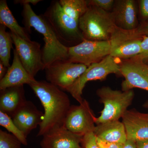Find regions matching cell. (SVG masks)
Here are the masks:
<instances>
[{
    "instance_id": "obj_21",
    "label": "cell",
    "mask_w": 148,
    "mask_h": 148,
    "mask_svg": "<svg viewBox=\"0 0 148 148\" xmlns=\"http://www.w3.org/2000/svg\"><path fill=\"white\" fill-rule=\"evenodd\" d=\"M59 3L65 13L78 21L88 7V0H60Z\"/></svg>"
},
{
    "instance_id": "obj_24",
    "label": "cell",
    "mask_w": 148,
    "mask_h": 148,
    "mask_svg": "<svg viewBox=\"0 0 148 148\" xmlns=\"http://www.w3.org/2000/svg\"><path fill=\"white\" fill-rule=\"evenodd\" d=\"M21 145L14 135L0 130V148H21Z\"/></svg>"
},
{
    "instance_id": "obj_13",
    "label": "cell",
    "mask_w": 148,
    "mask_h": 148,
    "mask_svg": "<svg viewBox=\"0 0 148 148\" xmlns=\"http://www.w3.org/2000/svg\"><path fill=\"white\" fill-rule=\"evenodd\" d=\"M121 118L127 140L137 142L148 139V113L127 110Z\"/></svg>"
},
{
    "instance_id": "obj_17",
    "label": "cell",
    "mask_w": 148,
    "mask_h": 148,
    "mask_svg": "<svg viewBox=\"0 0 148 148\" xmlns=\"http://www.w3.org/2000/svg\"><path fill=\"white\" fill-rule=\"evenodd\" d=\"M14 57L12 65L8 68L5 75L0 80V90L12 86L30 85L36 81L31 76L24 68L16 52L13 49Z\"/></svg>"
},
{
    "instance_id": "obj_2",
    "label": "cell",
    "mask_w": 148,
    "mask_h": 148,
    "mask_svg": "<svg viewBox=\"0 0 148 148\" xmlns=\"http://www.w3.org/2000/svg\"><path fill=\"white\" fill-rule=\"evenodd\" d=\"M23 6L21 15L25 28L29 33L31 32V28H34L43 36L45 44L42 50V60L45 70L54 61L68 60L69 48L59 41L43 14H37L30 5Z\"/></svg>"
},
{
    "instance_id": "obj_35",
    "label": "cell",
    "mask_w": 148,
    "mask_h": 148,
    "mask_svg": "<svg viewBox=\"0 0 148 148\" xmlns=\"http://www.w3.org/2000/svg\"><path fill=\"white\" fill-rule=\"evenodd\" d=\"M143 106H144V108L147 109L148 110V101H147V102L144 104Z\"/></svg>"
},
{
    "instance_id": "obj_20",
    "label": "cell",
    "mask_w": 148,
    "mask_h": 148,
    "mask_svg": "<svg viewBox=\"0 0 148 148\" xmlns=\"http://www.w3.org/2000/svg\"><path fill=\"white\" fill-rule=\"evenodd\" d=\"M0 24L10 29V32L25 40L31 41L28 31L19 25L9 8L6 0L0 1Z\"/></svg>"
},
{
    "instance_id": "obj_3",
    "label": "cell",
    "mask_w": 148,
    "mask_h": 148,
    "mask_svg": "<svg viewBox=\"0 0 148 148\" xmlns=\"http://www.w3.org/2000/svg\"><path fill=\"white\" fill-rule=\"evenodd\" d=\"M43 14L64 46L72 47L84 40L79 29V21L65 13L59 1H52Z\"/></svg>"
},
{
    "instance_id": "obj_12",
    "label": "cell",
    "mask_w": 148,
    "mask_h": 148,
    "mask_svg": "<svg viewBox=\"0 0 148 148\" xmlns=\"http://www.w3.org/2000/svg\"><path fill=\"white\" fill-rule=\"evenodd\" d=\"M120 74L124 78L122 90L127 91L139 88L148 91V65L137 57L121 60Z\"/></svg>"
},
{
    "instance_id": "obj_23",
    "label": "cell",
    "mask_w": 148,
    "mask_h": 148,
    "mask_svg": "<svg viewBox=\"0 0 148 148\" xmlns=\"http://www.w3.org/2000/svg\"><path fill=\"white\" fill-rule=\"evenodd\" d=\"M0 125L7 130L16 137L22 145H28L27 138L24 133L14 124L12 119L6 114L0 111Z\"/></svg>"
},
{
    "instance_id": "obj_11",
    "label": "cell",
    "mask_w": 148,
    "mask_h": 148,
    "mask_svg": "<svg viewBox=\"0 0 148 148\" xmlns=\"http://www.w3.org/2000/svg\"><path fill=\"white\" fill-rule=\"evenodd\" d=\"M79 104L71 106L64 127L74 134L83 137L94 131L96 117L87 101L84 100Z\"/></svg>"
},
{
    "instance_id": "obj_10",
    "label": "cell",
    "mask_w": 148,
    "mask_h": 148,
    "mask_svg": "<svg viewBox=\"0 0 148 148\" xmlns=\"http://www.w3.org/2000/svg\"><path fill=\"white\" fill-rule=\"evenodd\" d=\"M10 33L21 64L29 75L35 78L39 71L45 70L40 44L36 41L25 40Z\"/></svg>"
},
{
    "instance_id": "obj_32",
    "label": "cell",
    "mask_w": 148,
    "mask_h": 148,
    "mask_svg": "<svg viewBox=\"0 0 148 148\" xmlns=\"http://www.w3.org/2000/svg\"><path fill=\"white\" fill-rule=\"evenodd\" d=\"M8 70V68L6 67L0 61V80L2 79L5 75Z\"/></svg>"
},
{
    "instance_id": "obj_4",
    "label": "cell",
    "mask_w": 148,
    "mask_h": 148,
    "mask_svg": "<svg viewBox=\"0 0 148 148\" xmlns=\"http://www.w3.org/2000/svg\"><path fill=\"white\" fill-rule=\"evenodd\" d=\"M79 27L84 40L109 41L116 26L112 12L88 6L79 18Z\"/></svg>"
},
{
    "instance_id": "obj_9",
    "label": "cell",
    "mask_w": 148,
    "mask_h": 148,
    "mask_svg": "<svg viewBox=\"0 0 148 148\" xmlns=\"http://www.w3.org/2000/svg\"><path fill=\"white\" fill-rule=\"evenodd\" d=\"M87 68L68 60H57L45 69L46 78L48 82L67 91Z\"/></svg>"
},
{
    "instance_id": "obj_14",
    "label": "cell",
    "mask_w": 148,
    "mask_h": 148,
    "mask_svg": "<svg viewBox=\"0 0 148 148\" xmlns=\"http://www.w3.org/2000/svg\"><path fill=\"white\" fill-rule=\"evenodd\" d=\"M43 117L42 112L32 102L27 101L11 118L14 124L27 138L33 130L40 126Z\"/></svg>"
},
{
    "instance_id": "obj_5",
    "label": "cell",
    "mask_w": 148,
    "mask_h": 148,
    "mask_svg": "<svg viewBox=\"0 0 148 148\" xmlns=\"http://www.w3.org/2000/svg\"><path fill=\"white\" fill-rule=\"evenodd\" d=\"M96 93L99 101L104 105L101 115L95 119L96 125L119 120L132 104L135 96L132 89L127 91L114 90L108 86L99 88Z\"/></svg>"
},
{
    "instance_id": "obj_30",
    "label": "cell",
    "mask_w": 148,
    "mask_h": 148,
    "mask_svg": "<svg viewBox=\"0 0 148 148\" xmlns=\"http://www.w3.org/2000/svg\"><path fill=\"white\" fill-rule=\"evenodd\" d=\"M136 30L141 36H148V22L142 23L139 25Z\"/></svg>"
},
{
    "instance_id": "obj_1",
    "label": "cell",
    "mask_w": 148,
    "mask_h": 148,
    "mask_svg": "<svg viewBox=\"0 0 148 148\" xmlns=\"http://www.w3.org/2000/svg\"><path fill=\"white\" fill-rule=\"evenodd\" d=\"M29 86L44 109L43 120L37 136H43L52 130L64 127L71 106L69 96L61 88L46 81L36 80Z\"/></svg>"
},
{
    "instance_id": "obj_7",
    "label": "cell",
    "mask_w": 148,
    "mask_h": 148,
    "mask_svg": "<svg viewBox=\"0 0 148 148\" xmlns=\"http://www.w3.org/2000/svg\"><path fill=\"white\" fill-rule=\"evenodd\" d=\"M143 36L137 30H125L116 27L110 42L112 57L121 60L134 58L141 53Z\"/></svg>"
},
{
    "instance_id": "obj_19",
    "label": "cell",
    "mask_w": 148,
    "mask_h": 148,
    "mask_svg": "<svg viewBox=\"0 0 148 148\" xmlns=\"http://www.w3.org/2000/svg\"><path fill=\"white\" fill-rule=\"evenodd\" d=\"M93 132L98 139L109 143L124 144L127 140L124 125L119 120L96 125Z\"/></svg>"
},
{
    "instance_id": "obj_31",
    "label": "cell",
    "mask_w": 148,
    "mask_h": 148,
    "mask_svg": "<svg viewBox=\"0 0 148 148\" xmlns=\"http://www.w3.org/2000/svg\"><path fill=\"white\" fill-rule=\"evenodd\" d=\"M42 1L41 0H15L14 1V3L16 4H20L23 6L30 5V4H32L33 5H35Z\"/></svg>"
},
{
    "instance_id": "obj_6",
    "label": "cell",
    "mask_w": 148,
    "mask_h": 148,
    "mask_svg": "<svg viewBox=\"0 0 148 148\" xmlns=\"http://www.w3.org/2000/svg\"><path fill=\"white\" fill-rule=\"evenodd\" d=\"M110 55L103 60L88 66L87 69L67 90L73 98L79 103H82L83 90L88 82L92 81L103 80L111 74L121 75L119 63Z\"/></svg>"
},
{
    "instance_id": "obj_36",
    "label": "cell",
    "mask_w": 148,
    "mask_h": 148,
    "mask_svg": "<svg viewBox=\"0 0 148 148\" xmlns=\"http://www.w3.org/2000/svg\"></svg>"
},
{
    "instance_id": "obj_28",
    "label": "cell",
    "mask_w": 148,
    "mask_h": 148,
    "mask_svg": "<svg viewBox=\"0 0 148 148\" xmlns=\"http://www.w3.org/2000/svg\"><path fill=\"white\" fill-rule=\"evenodd\" d=\"M139 3V10L140 16L143 23L148 22V0H140Z\"/></svg>"
},
{
    "instance_id": "obj_15",
    "label": "cell",
    "mask_w": 148,
    "mask_h": 148,
    "mask_svg": "<svg viewBox=\"0 0 148 148\" xmlns=\"http://www.w3.org/2000/svg\"><path fill=\"white\" fill-rule=\"evenodd\" d=\"M117 27L125 30H133L139 27L135 1L116 0L112 11Z\"/></svg>"
},
{
    "instance_id": "obj_16",
    "label": "cell",
    "mask_w": 148,
    "mask_h": 148,
    "mask_svg": "<svg viewBox=\"0 0 148 148\" xmlns=\"http://www.w3.org/2000/svg\"><path fill=\"white\" fill-rule=\"evenodd\" d=\"M82 136L74 134L64 127H58L43 136L41 148H82Z\"/></svg>"
},
{
    "instance_id": "obj_27",
    "label": "cell",
    "mask_w": 148,
    "mask_h": 148,
    "mask_svg": "<svg viewBox=\"0 0 148 148\" xmlns=\"http://www.w3.org/2000/svg\"><path fill=\"white\" fill-rule=\"evenodd\" d=\"M135 57L140 58L144 63L148 65V36H143L141 44V53Z\"/></svg>"
},
{
    "instance_id": "obj_22",
    "label": "cell",
    "mask_w": 148,
    "mask_h": 148,
    "mask_svg": "<svg viewBox=\"0 0 148 148\" xmlns=\"http://www.w3.org/2000/svg\"><path fill=\"white\" fill-rule=\"evenodd\" d=\"M6 29L5 26L0 24V61L8 68L11 66L10 60L13 42L10 32Z\"/></svg>"
},
{
    "instance_id": "obj_25",
    "label": "cell",
    "mask_w": 148,
    "mask_h": 148,
    "mask_svg": "<svg viewBox=\"0 0 148 148\" xmlns=\"http://www.w3.org/2000/svg\"><path fill=\"white\" fill-rule=\"evenodd\" d=\"M81 144L84 148H100L97 137L93 132H88L84 135Z\"/></svg>"
},
{
    "instance_id": "obj_18",
    "label": "cell",
    "mask_w": 148,
    "mask_h": 148,
    "mask_svg": "<svg viewBox=\"0 0 148 148\" xmlns=\"http://www.w3.org/2000/svg\"><path fill=\"white\" fill-rule=\"evenodd\" d=\"M27 101L24 86L3 89L0 92V111L12 117Z\"/></svg>"
},
{
    "instance_id": "obj_29",
    "label": "cell",
    "mask_w": 148,
    "mask_h": 148,
    "mask_svg": "<svg viewBox=\"0 0 148 148\" xmlns=\"http://www.w3.org/2000/svg\"><path fill=\"white\" fill-rule=\"evenodd\" d=\"M97 141L100 148H123V144L106 142L97 138Z\"/></svg>"
},
{
    "instance_id": "obj_26",
    "label": "cell",
    "mask_w": 148,
    "mask_h": 148,
    "mask_svg": "<svg viewBox=\"0 0 148 148\" xmlns=\"http://www.w3.org/2000/svg\"><path fill=\"white\" fill-rule=\"evenodd\" d=\"M114 2V0H88V6H94L109 12L112 10Z\"/></svg>"
},
{
    "instance_id": "obj_34",
    "label": "cell",
    "mask_w": 148,
    "mask_h": 148,
    "mask_svg": "<svg viewBox=\"0 0 148 148\" xmlns=\"http://www.w3.org/2000/svg\"><path fill=\"white\" fill-rule=\"evenodd\" d=\"M137 148H148V139L136 142Z\"/></svg>"
},
{
    "instance_id": "obj_8",
    "label": "cell",
    "mask_w": 148,
    "mask_h": 148,
    "mask_svg": "<svg viewBox=\"0 0 148 148\" xmlns=\"http://www.w3.org/2000/svg\"><path fill=\"white\" fill-rule=\"evenodd\" d=\"M110 41L84 40L79 44L69 48L68 61L88 67L110 55Z\"/></svg>"
},
{
    "instance_id": "obj_33",
    "label": "cell",
    "mask_w": 148,
    "mask_h": 148,
    "mask_svg": "<svg viewBox=\"0 0 148 148\" xmlns=\"http://www.w3.org/2000/svg\"><path fill=\"white\" fill-rule=\"evenodd\" d=\"M123 148H137L136 142L127 140L123 144Z\"/></svg>"
}]
</instances>
